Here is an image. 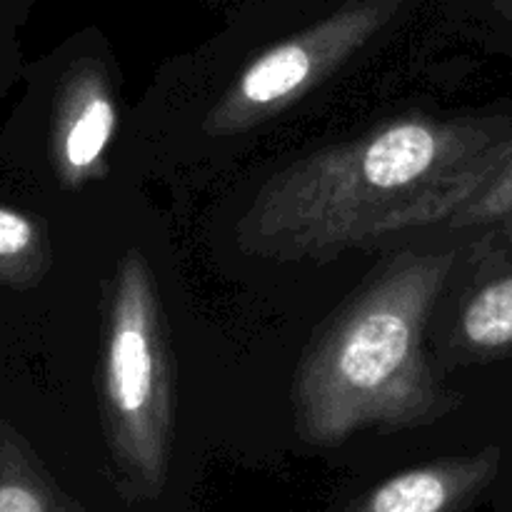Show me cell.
I'll list each match as a JSON object with an SVG mask.
<instances>
[{
    "mask_svg": "<svg viewBox=\"0 0 512 512\" xmlns=\"http://www.w3.org/2000/svg\"><path fill=\"white\" fill-rule=\"evenodd\" d=\"M512 218V150L493 178L450 218L453 230L488 228L500 220Z\"/></svg>",
    "mask_w": 512,
    "mask_h": 512,
    "instance_id": "8",
    "label": "cell"
},
{
    "mask_svg": "<svg viewBox=\"0 0 512 512\" xmlns=\"http://www.w3.org/2000/svg\"><path fill=\"white\" fill-rule=\"evenodd\" d=\"M510 18H512V5H510Z\"/></svg>",
    "mask_w": 512,
    "mask_h": 512,
    "instance_id": "11",
    "label": "cell"
},
{
    "mask_svg": "<svg viewBox=\"0 0 512 512\" xmlns=\"http://www.w3.org/2000/svg\"><path fill=\"white\" fill-rule=\"evenodd\" d=\"M473 248L453 330L455 358L490 363L512 355V218L488 225Z\"/></svg>",
    "mask_w": 512,
    "mask_h": 512,
    "instance_id": "5",
    "label": "cell"
},
{
    "mask_svg": "<svg viewBox=\"0 0 512 512\" xmlns=\"http://www.w3.org/2000/svg\"><path fill=\"white\" fill-rule=\"evenodd\" d=\"M458 255L398 253L330 315L295 370L300 438L338 445L365 428H423L463 405L425 355V325Z\"/></svg>",
    "mask_w": 512,
    "mask_h": 512,
    "instance_id": "2",
    "label": "cell"
},
{
    "mask_svg": "<svg viewBox=\"0 0 512 512\" xmlns=\"http://www.w3.org/2000/svg\"><path fill=\"white\" fill-rule=\"evenodd\" d=\"M100 405L115 468L140 493L160 490L173 440V378L163 305L135 248L123 255L110 285Z\"/></svg>",
    "mask_w": 512,
    "mask_h": 512,
    "instance_id": "3",
    "label": "cell"
},
{
    "mask_svg": "<svg viewBox=\"0 0 512 512\" xmlns=\"http://www.w3.org/2000/svg\"><path fill=\"white\" fill-rule=\"evenodd\" d=\"M35 228L28 218L0 208V258L23 255L33 248Z\"/></svg>",
    "mask_w": 512,
    "mask_h": 512,
    "instance_id": "10",
    "label": "cell"
},
{
    "mask_svg": "<svg viewBox=\"0 0 512 512\" xmlns=\"http://www.w3.org/2000/svg\"><path fill=\"white\" fill-rule=\"evenodd\" d=\"M500 448L433 460L393 475L343 512H463L495 480Z\"/></svg>",
    "mask_w": 512,
    "mask_h": 512,
    "instance_id": "6",
    "label": "cell"
},
{
    "mask_svg": "<svg viewBox=\"0 0 512 512\" xmlns=\"http://www.w3.org/2000/svg\"><path fill=\"white\" fill-rule=\"evenodd\" d=\"M512 150L510 115H408L293 160L238 223L245 253L328 263L348 250L450 223Z\"/></svg>",
    "mask_w": 512,
    "mask_h": 512,
    "instance_id": "1",
    "label": "cell"
},
{
    "mask_svg": "<svg viewBox=\"0 0 512 512\" xmlns=\"http://www.w3.org/2000/svg\"><path fill=\"white\" fill-rule=\"evenodd\" d=\"M403 0H353L250 60L210 108L205 133L235 135L263 125L348 63Z\"/></svg>",
    "mask_w": 512,
    "mask_h": 512,
    "instance_id": "4",
    "label": "cell"
},
{
    "mask_svg": "<svg viewBox=\"0 0 512 512\" xmlns=\"http://www.w3.org/2000/svg\"><path fill=\"white\" fill-rule=\"evenodd\" d=\"M118 125L113 85L100 65L88 63L75 78L63 113L58 155L70 183L98 178L105 173V150Z\"/></svg>",
    "mask_w": 512,
    "mask_h": 512,
    "instance_id": "7",
    "label": "cell"
},
{
    "mask_svg": "<svg viewBox=\"0 0 512 512\" xmlns=\"http://www.w3.org/2000/svg\"><path fill=\"white\" fill-rule=\"evenodd\" d=\"M0 512H75L30 468H0Z\"/></svg>",
    "mask_w": 512,
    "mask_h": 512,
    "instance_id": "9",
    "label": "cell"
}]
</instances>
